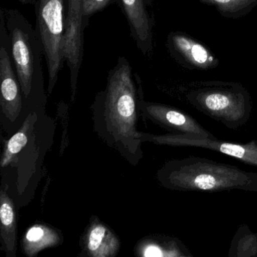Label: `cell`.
<instances>
[{"instance_id":"2e32d148","label":"cell","mask_w":257,"mask_h":257,"mask_svg":"<svg viewBox=\"0 0 257 257\" xmlns=\"http://www.w3.org/2000/svg\"><path fill=\"white\" fill-rule=\"evenodd\" d=\"M33 115H34L32 113L28 115L20 130L16 135H13L10 141H7L6 144L0 163L2 168L8 166L13 162L16 155L19 154L28 144V137L31 133V129L34 121Z\"/></svg>"},{"instance_id":"44dd1931","label":"cell","mask_w":257,"mask_h":257,"mask_svg":"<svg viewBox=\"0 0 257 257\" xmlns=\"http://www.w3.org/2000/svg\"><path fill=\"white\" fill-rule=\"evenodd\" d=\"M255 142H256V143H257V141H255Z\"/></svg>"},{"instance_id":"9c48e42d","label":"cell","mask_w":257,"mask_h":257,"mask_svg":"<svg viewBox=\"0 0 257 257\" xmlns=\"http://www.w3.org/2000/svg\"><path fill=\"white\" fill-rule=\"evenodd\" d=\"M139 110L155 124L173 134L215 138L192 116L172 106L139 99Z\"/></svg>"},{"instance_id":"ffe728a7","label":"cell","mask_w":257,"mask_h":257,"mask_svg":"<svg viewBox=\"0 0 257 257\" xmlns=\"http://www.w3.org/2000/svg\"><path fill=\"white\" fill-rule=\"evenodd\" d=\"M21 4H24V5H27V4H34L35 0H18Z\"/></svg>"},{"instance_id":"52a82bcc","label":"cell","mask_w":257,"mask_h":257,"mask_svg":"<svg viewBox=\"0 0 257 257\" xmlns=\"http://www.w3.org/2000/svg\"><path fill=\"white\" fill-rule=\"evenodd\" d=\"M0 104L3 113L11 122H14L22 112L23 95L12 58L3 9L0 10Z\"/></svg>"},{"instance_id":"e0dca14e","label":"cell","mask_w":257,"mask_h":257,"mask_svg":"<svg viewBox=\"0 0 257 257\" xmlns=\"http://www.w3.org/2000/svg\"><path fill=\"white\" fill-rule=\"evenodd\" d=\"M229 256H257V233L251 232L247 226H240L230 248Z\"/></svg>"},{"instance_id":"5bb4252c","label":"cell","mask_w":257,"mask_h":257,"mask_svg":"<svg viewBox=\"0 0 257 257\" xmlns=\"http://www.w3.org/2000/svg\"><path fill=\"white\" fill-rule=\"evenodd\" d=\"M61 240L59 232L55 228L37 224L27 230L22 239V250L28 256L34 257L43 249L59 244Z\"/></svg>"},{"instance_id":"5b68a950","label":"cell","mask_w":257,"mask_h":257,"mask_svg":"<svg viewBox=\"0 0 257 257\" xmlns=\"http://www.w3.org/2000/svg\"><path fill=\"white\" fill-rule=\"evenodd\" d=\"M36 31L43 47L49 73L48 93L52 94L64 67L65 33L64 0H35Z\"/></svg>"},{"instance_id":"9a60e30c","label":"cell","mask_w":257,"mask_h":257,"mask_svg":"<svg viewBox=\"0 0 257 257\" xmlns=\"http://www.w3.org/2000/svg\"><path fill=\"white\" fill-rule=\"evenodd\" d=\"M141 256H189V250L175 239H147L140 243L137 249Z\"/></svg>"},{"instance_id":"4fadbf2b","label":"cell","mask_w":257,"mask_h":257,"mask_svg":"<svg viewBox=\"0 0 257 257\" xmlns=\"http://www.w3.org/2000/svg\"><path fill=\"white\" fill-rule=\"evenodd\" d=\"M1 237L5 250L10 256H16L17 250V219L13 199L6 190L0 193Z\"/></svg>"},{"instance_id":"d6986e66","label":"cell","mask_w":257,"mask_h":257,"mask_svg":"<svg viewBox=\"0 0 257 257\" xmlns=\"http://www.w3.org/2000/svg\"><path fill=\"white\" fill-rule=\"evenodd\" d=\"M114 0H82V12L85 25H87V22L90 16L106 8Z\"/></svg>"},{"instance_id":"8fae6325","label":"cell","mask_w":257,"mask_h":257,"mask_svg":"<svg viewBox=\"0 0 257 257\" xmlns=\"http://www.w3.org/2000/svg\"><path fill=\"white\" fill-rule=\"evenodd\" d=\"M167 46L171 56L183 67L207 70L217 66L218 60L210 50L183 33H171Z\"/></svg>"},{"instance_id":"30bf717a","label":"cell","mask_w":257,"mask_h":257,"mask_svg":"<svg viewBox=\"0 0 257 257\" xmlns=\"http://www.w3.org/2000/svg\"><path fill=\"white\" fill-rule=\"evenodd\" d=\"M140 52L148 57L153 50V22L148 8L151 0H118Z\"/></svg>"},{"instance_id":"7a4b0ae2","label":"cell","mask_w":257,"mask_h":257,"mask_svg":"<svg viewBox=\"0 0 257 257\" xmlns=\"http://www.w3.org/2000/svg\"><path fill=\"white\" fill-rule=\"evenodd\" d=\"M158 178L162 186L181 192H257V174L204 158L190 157L166 162Z\"/></svg>"},{"instance_id":"ac0fdd59","label":"cell","mask_w":257,"mask_h":257,"mask_svg":"<svg viewBox=\"0 0 257 257\" xmlns=\"http://www.w3.org/2000/svg\"><path fill=\"white\" fill-rule=\"evenodd\" d=\"M214 7L225 17L238 18L256 7L257 0H201Z\"/></svg>"},{"instance_id":"7c38bea8","label":"cell","mask_w":257,"mask_h":257,"mask_svg":"<svg viewBox=\"0 0 257 257\" xmlns=\"http://www.w3.org/2000/svg\"><path fill=\"white\" fill-rule=\"evenodd\" d=\"M83 249L92 257H114L120 249L119 239L110 228L95 218L83 238Z\"/></svg>"},{"instance_id":"277c9868","label":"cell","mask_w":257,"mask_h":257,"mask_svg":"<svg viewBox=\"0 0 257 257\" xmlns=\"http://www.w3.org/2000/svg\"><path fill=\"white\" fill-rule=\"evenodd\" d=\"M186 97L189 103L200 112L230 129L243 125L250 117V96L239 84L201 82L192 87Z\"/></svg>"},{"instance_id":"8992f818","label":"cell","mask_w":257,"mask_h":257,"mask_svg":"<svg viewBox=\"0 0 257 257\" xmlns=\"http://www.w3.org/2000/svg\"><path fill=\"white\" fill-rule=\"evenodd\" d=\"M141 138L143 143L146 141L159 145L207 149L231 156L247 165L257 167V143L255 141L242 144L218 141L216 138H201L180 134L154 135L144 132H141Z\"/></svg>"},{"instance_id":"ba28073f","label":"cell","mask_w":257,"mask_h":257,"mask_svg":"<svg viewBox=\"0 0 257 257\" xmlns=\"http://www.w3.org/2000/svg\"><path fill=\"white\" fill-rule=\"evenodd\" d=\"M67 4L63 56L70 70L71 100L73 102L83 58L84 30L86 25L82 12V0H67Z\"/></svg>"},{"instance_id":"3957f363","label":"cell","mask_w":257,"mask_h":257,"mask_svg":"<svg viewBox=\"0 0 257 257\" xmlns=\"http://www.w3.org/2000/svg\"><path fill=\"white\" fill-rule=\"evenodd\" d=\"M3 10L13 64L22 95L28 99L34 90L44 86L43 47L37 31L20 11Z\"/></svg>"},{"instance_id":"6da1fadb","label":"cell","mask_w":257,"mask_h":257,"mask_svg":"<svg viewBox=\"0 0 257 257\" xmlns=\"http://www.w3.org/2000/svg\"><path fill=\"white\" fill-rule=\"evenodd\" d=\"M91 110L97 135L136 165L144 155L141 132L137 127L139 98L133 70L124 57H119L109 72L106 87L96 94Z\"/></svg>"}]
</instances>
